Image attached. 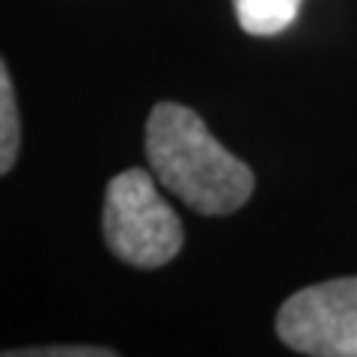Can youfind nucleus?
<instances>
[{
    "label": "nucleus",
    "instance_id": "obj_5",
    "mask_svg": "<svg viewBox=\"0 0 357 357\" xmlns=\"http://www.w3.org/2000/svg\"><path fill=\"white\" fill-rule=\"evenodd\" d=\"M18 158V107L6 63L0 66V173H9Z\"/></svg>",
    "mask_w": 357,
    "mask_h": 357
},
{
    "label": "nucleus",
    "instance_id": "obj_1",
    "mask_svg": "<svg viewBox=\"0 0 357 357\" xmlns=\"http://www.w3.org/2000/svg\"><path fill=\"white\" fill-rule=\"evenodd\" d=\"M155 178L199 215H232L253 194V173L211 137L191 107L161 102L146 122Z\"/></svg>",
    "mask_w": 357,
    "mask_h": 357
},
{
    "label": "nucleus",
    "instance_id": "obj_3",
    "mask_svg": "<svg viewBox=\"0 0 357 357\" xmlns=\"http://www.w3.org/2000/svg\"><path fill=\"white\" fill-rule=\"evenodd\" d=\"M277 337L298 354L357 357V277L307 286L283 301Z\"/></svg>",
    "mask_w": 357,
    "mask_h": 357
},
{
    "label": "nucleus",
    "instance_id": "obj_4",
    "mask_svg": "<svg viewBox=\"0 0 357 357\" xmlns=\"http://www.w3.org/2000/svg\"><path fill=\"white\" fill-rule=\"evenodd\" d=\"M236 18L250 36H277L295 24L301 0H232Z\"/></svg>",
    "mask_w": 357,
    "mask_h": 357
},
{
    "label": "nucleus",
    "instance_id": "obj_2",
    "mask_svg": "<svg viewBox=\"0 0 357 357\" xmlns=\"http://www.w3.org/2000/svg\"><path fill=\"white\" fill-rule=\"evenodd\" d=\"M105 241L116 259L134 268H161L182 250V220L158 194L146 170H131L110 178L105 194Z\"/></svg>",
    "mask_w": 357,
    "mask_h": 357
},
{
    "label": "nucleus",
    "instance_id": "obj_6",
    "mask_svg": "<svg viewBox=\"0 0 357 357\" xmlns=\"http://www.w3.org/2000/svg\"><path fill=\"white\" fill-rule=\"evenodd\" d=\"M114 349H30L15 351V357H114Z\"/></svg>",
    "mask_w": 357,
    "mask_h": 357
}]
</instances>
